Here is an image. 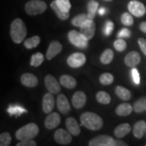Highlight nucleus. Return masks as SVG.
<instances>
[{
	"instance_id": "nucleus-14",
	"label": "nucleus",
	"mask_w": 146,
	"mask_h": 146,
	"mask_svg": "<svg viewBox=\"0 0 146 146\" xmlns=\"http://www.w3.org/2000/svg\"><path fill=\"white\" fill-rule=\"evenodd\" d=\"M87 102V96L83 91H77L76 92L72 97V106L76 109H81L86 104Z\"/></svg>"
},
{
	"instance_id": "nucleus-16",
	"label": "nucleus",
	"mask_w": 146,
	"mask_h": 146,
	"mask_svg": "<svg viewBox=\"0 0 146 146\" xmlns=\"http://www.w3.org/2000/svg\"><path fill=\"white\" fill-rule=\"evenodd\" d=\"M57 107L58 110L63 114L67 115L71 110V106L69 104L68 98L64 94H59L57 98Z\"/></svg>"
},
{
	"instance_id": "nucleus-45",
	"label": "nucleus",
	"mask_w": 146,
	"mask_h": 146,
	"mask_svg": "<svg viewBox=\"0 0 146 146\" xmlns=\"http://www.w3.org/2000/svg\"><path fill=\"white\" fill-rule=\"evenodd\" d=\"M126 145H127V144H126L124 141L115 140V146H126Z\"/></svg>"
},
{
	"instance_id": "nucleus-29",
	"label": "nucleus",
	"mask_w": 146,
	"mask_h": 146,
	"mask_svg": "<svg viewBox=\"0 0 146 146\" xmlns=\"http://www.w3.org/2000/svg\"><path fill=\"white\" fill-rule=\"evenodd\" d=\"M96 99L101 104L107 105L109 104L110 102H111V97L106 92L99 91V92H98L97 94H96Z\"/></svg>"
},
{
	"instance_id": "nucleus-2",
	"label": "nucleus",
	"mask_w": 146,
	"mask_h": 146,
	"mask_svg": "<svg viewBox=\"0 0 146 146\" xmlns=\"http://www.w3.org/2000/svg\"><path fill=\"white\" fill-rule=\"evenodd\" d=\"M82 125L91 131H98L103 126V120L94 112H84L80 117Z\"/></svg>"
},
{
	"instance_id": "nucleus-18",
	"label": "nucleus",
	"mask_w": 146,
	"mask_h": 146,
	"mask_svg": "<svg viewBox=\"0 0 146 146\" xmlns=\"http://www.w3.org/2000/svg\"><path fill=\"white\" fill-rule=\"evenodd\" d=\"M21 82L23 85L26 87L33 88L37 85L38 80L36 76H34L32 73H24L21 76Z\"/></svg>"
},
{
	"instance_id": "nucleus-31",
	"label": "nucleus",
	"mask_w": 146,
	"mask_h": 146,
	"mask_svg": "<svg viewBox=\"0 0 146 146\" xmlns=\"http://www.w3.org/2000/svg\"><path fill=\"white\" fill-rule=\"evenodd\" d=\"M44 55L41 52H37L33 54L30 60V65L33 67H39L44 62Z\"/></svg>"
},
{
	"instance_id": "nucleus-1",
	"label": "nucleus",
	"mask_w": 146,
	"mask_h": 146,
	"mask_svg": "<svg viewBox=\"0 0 146 146\" xmlns=\"http://www.w3.org/2000/svg\"><path fill=\"white\" fill-rule=\"evenodd\" d=\"M10 35L12 41L20 44L26 37L27 28L25 22L20 18H16L11 22L10 28Z\"/></svg>"
},
{
	"instance_id": "nucleus-24",
	"label": "nucleus",
	"mask_w": 146,
	"mask_h": 146,
	"mask_svg": "<svg viewBox=\"0 0 146 146\" xmlns=\"http://www.w3.org/2000/svg\"><path fill=\"white\" fill-rule=\"evenodd\" d=\"M115 94L117 97L123 101H128L131 98V94L127 89H126L123 86H117L115 88Z\"/></svg>"
},
{
	"instance_id": "nucleus-17",
	"label": "nucleus",
	"mask_w": 146,
	"mask_h": 146,
	"mask_svg": "<svg viewBox=\"0 0 146 146\" xmlns=\"http://www.w3.org/2000/svg\"><path fill=\"white\" fill-rule=\"evenodd\" d=\"M141 58L137 51H131L125 56L124 63L129 68H134L141 63Z\"/></svg>"
},
{
	"instance_id": "nucleus-41",
	"label": "nucleus",
	"mask_w": 146,
	"mask_h": 146,
	"mask_svg": "<svg viewBox=\"0 0 146 146\" xmlns=\"http://www.w3.org/2000/svg\"><path fill=\"white\" fill-rule=\"evenodd\" d=\"M16 146H36V143L33 139L24 140V141H21V142L18 143Z\"/></svg>"
},
{
	"instance_id": "nucleus-27",
	"label": "nucleus",
	"mask_w": 146,
	"mask_h": 146,
	"mask_svg": "<svg viewBox=\"0 0 146 146\" xmlns=\"http://www.w3.org/2000/svg\"><path fill=\"white\" fill-rule=\"evenodd\" d=\"M114 58V52L111 49L105 50L100 57V61L102 64H110Z\"/></svg>"
},
{
	"instance_id": "nucleus-48",
	"label": "nucleus",
	"mask_w": 146,
	"mask_h": 146,
	"mask_svg": "<svg viewBox=\"0 0 146 146\" xmlns=\"http://www.w3.org/2000/svg\"><path fill=\"white\" fill-rule=\"evenodd\" d=\"M145 136H146V129H145Z\"/></svg>"
},
{
	"instance_id": "nucleus-37",
	"label": "nucleus",
	"mask_w": 146,
	"mask_h": 146,
	"mask_svg": "<svg viewBox=\"0 0 146 146\" xmlns=\"http://www.w3.org/2000/svg\"><path fill=\"white\" fill-rule=\"evenodd\" d=\"M11 136L8 132H3L0 135V145L8 146L11 145Z\"/></svg>"
},
{
	"instance_id": "nucleus-23",
	"label": "nucleus",
	"mask_w": 146,
	"mask_h": 146,
	"mask_svg": "<svg viewBox=\"0 0 146 146\" xmlns=\"http://www.w3.org/2000/svg\"><path fill=\"white\" fill-rule=\"evenodd\" d=\"M133 110H133V107L131 106V105L124 102V103H121L116 107L115 113L119 116H127V115H131Z\"/></svg>"
},
{
	"instance_id": "nucleus-28",
	"label": "nucleus",
	"mask_w": 146,
	"mask_h": 146,
	"mask_svg": "<svg viewBox=\"0 0 146 146\" xmlns=\"http://www.w3.org/2000/svg\"><path fill=\"white\" fill-rule=\"evenodd\" d=\"M41 42V38L39 36H33L26 39L24 42V46L26 49H33L36 47Z\"/></svg>"
},
{
	"instance_id": "nucleus-39",
	"label": "nucleus",
	"mask_w": 146,
	"mask_h": 146,
	"mask_svg": "<svg viewBox=\"0 0 146 146\" xmlns=\"http://www.w3.org/2000/svg\"><path fill=\"white\" fill-rule=\"evenodd\" d=\"M114 23L112 21H108L106 22L104 28V33L106 36H109L111 34L112 31L114 30Z\"/></svg>"
},
{
	"instance_id": "nucleus-12",
	"label": "nucleus",
	"mask_w": 146,
	"mask_h": 146,
	"mask_svg": "<svg viewBox=\"0 0 146 146\" xmlns=\"http://www.w3.org/2000/svg\"><path fill=\"white\" fill-rule=\"evenodd\" d=\"M62 50H63V46L60 42L58 41H52L50 43L49 47L47 49L46 58L48 60H51L55 56H57L62 51Z\"/></svg>"
},
{
	"instance_id": "nucleus-21",
	"label": "nucleus",
	"mask_w": 146,
	"mask_h": 146,
	"mask_svg": "<svg viewBox=\"0 0 146 146\" xmlns=\"http://www.w3.org/2000/svg\"><path fill=\"white\" fill-rule=\"evenodd\" d=\"M131 131V126L127 123H122L115 127L114 134L117 138L121 139V138H123L124 136H127Z\"/></svg>"
},
{
	"instance_id": "nucleus-47",
	"label": "nucleus",
	"mask_w": 146,
	"mask_h": 146,
	"mask_svg": "<svg viewBox=\"0 0 146 146\" xmlns=\"http://www.w3.org/2000/svg\"><path fill=\"white\" fill-rule=\"evenodd\" d=\"M103 1H106V2H110V1H112V0H103Z\"/></svg>"
},
{
	"instance_id": "nucleus-9",
	"label": "nucleus",
	"mask_w": 146,
	"mask_h": 146,
	"mask_svg": "<svg viewBox=\"0 0 146 146\" xmlns=\"http://www.w3.org/2000/svg\"><path fill=\"white\" fill-rule=\"evenodd\" d=\"M72 135L67 130L59 128L55 131L54 138L58 144L62 145H68L72 141Z\"/></svg>"
},
{
	"instance_id": "nucleus-34",
	"label": "nucleus",
	"mask_w": 146,
	"mask_h": 146,
	"mask_svg": "<svg viewBox=\"0 0 146 146\" xmlns=\"http://www.w3.org/2000/svg\"><path fill=\"white\" fill-rule=\"evenodd\" d=\"M7 112L11 115H21V114L26 112V110L24 109L23 107H21L19 105H15V106H10L7 109Z\"/></svg>"
},
{
	"instance_id": "nucleus-40",
	"label": "nucleus",
	"mask_w": 146,
	"mask_h": 146,
	"mask_svg": "<svg viewBox=\"0 0 146 146\" xmlns=\"http://www.w3.org/2000/svg\"><path fill=\"white\" fill-rule=\"evenodd\" d=\"M131 76H132V80H133L134 83L136 84H140V83H141V77H140V74L138 72V70L136 68H132Z\"/></svg>"
},
{
	"instance_id": "nucleus-22",
	"label": "nucleus",
	"mask_w": 146,
	"mask_h": 146,
	"mask_svg": "<svg viewBox=\"0 0 146 146\" xmlns=\"http://www.w3.org/2000/svg\"><path fill=\"white\" fill-rule=\"evenodd\" d=\"M59 82L62 86L65 87L66 89H72L76 86V80L72 76L69 75H63L59 78Z\"/></svg>"
},
{
	"instance_id": "nucleus-35",
	"label": "nucleus",
	"mask_w": 146,
	"mask_h": 146,
	"mask_svg": "<svg viewBox=\"0 0 146 146\" xmlns=\"http://www.w3.org/2000/svg\"><path fill=\"white\" fill-rule=\"evenodd\" d=\"M121 22L125 26H131L134 24V20L131 13L123 12L121 16Z\"/></svg>"
},
{
	"instance_id": "nucleus-42",
	"label": "nucleus",
	"mask_w": 146,
	"mask_h": 146,
	"mask_svg": "<svg viewBox=\"0 0 146 146\" xmlns=\"http://www.w3.org/2000/svg\"><path fill=\"white\" fill-rule=\"evenodd\" d=\"M137 42H138L139 46L141 48V50H142L143 54L146 56V40L145 38L140 37V38H138Z\"/></svg>"
},
{
	"instance_id": "nucleus-33",
	"label": "nucleus",
	"mask_w": 146,
	"mask_h": 146,
	"mask_svg": "<svg viewBox=\"0 0 146 146\" xmlns=\"http://www.w3.org/2000/svg\"><path fill=\"white\" fill-rule=\"evenodd\" d=\"M99 81L103 85H110L114 82V76L109 72L103 73L100 76Z\"/></svg>"
},
{
	"instance_id": "nucleus-10",
	"label": "nucleus",
	"mask_w": 146,
	"mask_h": 146,
	"mask_svg": "<svg viewBox=\"0 0 146 146\" xmlns=\"http://www.w3.org/2000/svg\"><path fill=\"white\" fill-rule=\"evenodd\" d=\"M46 89L53 94H57L61 91V84L51 75H47L44 80Z\"/></svg>"
},
{
	"instance_id": "nucleus-8",
	"label": "nucleus",
	"mask_w": 146,
	"mask_h": 146,
	"mask_svg": "<svg viewBox=\"0 0 146 146\" xmlns=\"http://www.w3.org/2000/svg\"><path fill=\"white\" fill-rule=\"evenodd\" d=\"M128 11L130 13L136 17H142L146 13V7L145 5L137 0H131L127 5Z\"/></svg>"
},
{
	"instance_id": "nucleus-7",
	"label": "nucleus",
	"mask_w": 146,
	"mask_h": 146,
	"mask_svg": "<svg viewBox=\"0 0 146 146\" xmlns=\"http://www.w3.org/2000/svg\"><path fill=\"white\" fill-rule=\"evenodd\" d=\"M86 62V56L84 54L76 52L72 54L67 58V63L68 66L72 68H78L82 67Z\"/></svg>"
},
{
	"instance_id": "nucleus-15",
	"label": "nucleus",
	"mask_w": 146,
	"mask_h": 146,
	"mask_svg": "<svg viewBox=\"0 0 146 146\" xmlns=\"http://www.w3.org/2000/svg\"><path fill=\"white\" fill-rule=\"evenodd\" d=\"M54 107V98L51 93H47L44 95L42 99V110L44 113H50Z\"/></svg>"
},
{
	"instance_id": "nucleus-46",
	"label": "nucleus",
	"mask_w": 146,
	"mask_h": 146,
	"mask_svg": "<svg viewBox=\"0 0 146 146\" xmlns=\"http://www.w3.org/2000/svg\"><path fill=\"white\" fill-rule=\"evenodd\" d=\"M106 8L104 7H101L99 10H98V12H99V14L101 16H102V15H104L105 13H106Z\"/></svg>"
},
{
	"instance_id": "nucleus-38",
	"label": "nucleus",
	"mask_w": 146,
	"mask_h": 146,
	"mask_svg": "<svg viewBox=\"0 0 146 146\" xmlns=\"http://www.w3.org/2000/svg\"><path fill=\"white\" fill-rule=\"evenodd\" d=\"M114 47L117 51L122 52V51L125 50L127 48V42L123 39L119 38L114 42Z\"/></svg>"
},
{
	"instance_id": "nucleus-20",
	"label": "nucleus",
	"mask_w": 146,
	"mask_h": 146,
	"mask_svg": "<svg viewBox=\"0 0 146 146\" xmlns=\"http://www.w3.org/2000/svg\"><path fill=\"white\" fill-rule=\"evenodd\" d=\"M146 122L144 120L137 121L133 126V135L137 139H141L144 135H145Z\"/></svg>"
},
{
	"instance_id": "nucleus-44",
	"label": "nucleus",
	"mask_w": 146,
	"mask_h": 146,
	"mask_svg": "<svg viewBox=\"0 0 146 146\" xmlns=\"http://www.w3.org/2000/svg\"><path fill=\"white\" fill-rule=\"evenodd\" d=\"M140 30L141 32H143V33H146V21H143V22H141V24H140Z\"/></svg>"
},
{
	"instance_id": "nucleus-19",
	"label": "nucleus",
	"mask_w": 146,
	"mask_h": 146,
	"mask_svg": "<svg viewBox=\"0 0 146 146\" xmlns=\"http://www.w3.org/2000/svg\"><path fill=\"white\" fill-rule=\"evenodd\" d=\"M66 127H67V130L72 136H77L80 134L81 130H80L78 122L72 117H69L66 119Z\"/></svg>"
},
{
	"instance_id": "nucleus-43",
	"label": "nucleus",
	"mask_w": 146,
	"mask_h": 146,
	"mask_svg": "<svg viewBox=\"0 0 146 146\" xmlns=\"http://www.w3.org/2000/svg\"><path fill=\"white\" fill-rule=\"evenodd\" d=\"M131 36V31L127 29V28H124L122 30H120L118 33V37L119 38H123V37H129Z\"/></svg>"
},
{
	"instance_id": "nucleus-26",
	"label": "nucleus",
	"mask_w": 146,
	"mask_h": 146,
	"mask_svg": "<svg viewBox=\"0 0 146 146\" xmlns=\"http://www.w3.org/2000/svg\"><path fill=\"white\" fill-rule=\"evenodd\" d=\"M98 3L95 0H90L87 4V10H88V17L89 20H94L96 15V11L98 8Z\"/></svg>"
},
{
	"instance_id": "nucleus-36",
	"label": "nucleus",
	"mask_w": 146,
	"mask_h": 146,
	"mask_svg": "<svg viewBox=\"0 0 146 146\" xmlns=\"http://www.w3.org/2000/svg\"><path fill=\"white\" fill-rule=\"evenodd\" d=\"M58 7L64 12H69L72 7L70 0H55Z\"/></svg>"
},
{
	"instance_id": "nucleus-3",
	"label": "nucleus",
	"mask_w": 146,
	"mask_h": 146,
	"mask_svg": "<svg viewBox=\"0 0 146 146\" xmlns=\"http://www.w3.org/2000/svg\"><path fill=\"white\" fill-rule=\"evenodd\" d=\"M39 133V127L34 123H30L23 126L16 131L15 135L16 138L19 141L29 140L35 138Z\"/></svg>"
},
{
	"instance_id": "nucleus-5",
	"label": "nucleus",
	"mask_w": 146,
	"mask_h": 146,
	"mask_svg": "<svg viewBox=\"0 0 146 146\" xmlns=\"http://www.w3.org/2000/svg\"><path fill=\"white\" fill-rule=\"evenodd\" d=\"M68 38L69 42L77 48L85 49L89 45V41L80 32L71 30L68 33Z\"/></svg>"
},
{
	"instance_id": "nucleus-4",
	"label": "nucleus",
	"mask_w": 146,
	"mask_h": 146,
	"mask_svg": "<svg viewBox=\"0 0 146 146\" xmlns=\"http://www.w3.org/2000/svg\"><path fill=\"white\" fill-rule=\"evenodd\" d=\"M46 9L47 4L42 0H30L25 6V10L29 16L40 15Z\"/></svg>"
},
{
	"instance_id": "nucleus-13",
	"label": "nucleus",
	"mask_w": 146,
	"mask_h": 146,
	"mask_svg": "<svg viewBox=\"0 0 146 146\" xmlns=\"http://www.w3.org/2000/svg\"><path fill=\"white\" fill-rule=\"evenodd\" d=\"M61 117L57 112H54L48 115L45 120V127L48 130H52L60 124Z\"/></svg>"
},
{
	"instance_id": "nucleus-25",
	"label": "nucleus",
	"mask_w": 146,
	"mask_h": 146,
	"mask_svg": "<svg viewBox=\"0 0 146 146\" xmlns=\"http://www.w3.org/2000/svg\"><path fill=\"white\" fill-rule=\"evenodd\" d=\"M50 7H51L52 10L54 11L55 15L57 16V17L58 19H60V20H62V21H66V20H68V18H69V16H70L69 12H64V11H63L61 10V9L58 7V6L57 5L55 0H54L52 3H50Z\"/></svg>"
},
{
	"instance_id": "nucleus-11",
	"label": "nucleus",
	"mask_w": 146,
	"mask_h": 146,
	"mask_svg": "<svg viewBox=\"0 0 146 146\" xmlns=\"http://www.w3.org/2000/svg\"><path fill=\"white\" fill-rule=\"evenodd\" d=\"M80 32L83 34L84 36L87 38V40H91L95 35L96 31V25L93 20H88L82 26L80 27Z\"/></svg>"
},
{
	"instance_id": "nucleus-30",
	"label": "nucleus",
	"mask_w": 146,
	"mask_h": 146,
	"mask_svg": "<svg viewBox=\"0 0 146 146\" xmlns=\"http://www.w3.org/2000/svg\"><path fill=\"white\" fill-rule=\"evenodd\" d=\"M133 110L136 113H142L146 111V98H141L137 100L133 105Z\"/></svg>"
},
{
	"instance_id": "nucleus-32",
	"label": "nucleus",
	"mask_w": 146,
	"mask_h": 146,
	"mask_svg": "<svg viewBox=\"0 0 146 146\" xmlns=\"http://www.w3.org/2000/svg\"><path fill=\"white\" fill-rule=\"evenodd\" d=\"M88 20H89V17L87 14H80L78 16H75L72 20V24L74 26L80 27Z\"/></svg>"
},
{
	"instance_id": "nucleus-6",
	"label": "nucleus",
	"mask_w": 146,
	"mask_h": 146,
	"mask_svg": "<svg viewBox=\"0 0 146 146\" xmlns=\"http://www.w3.org/2000/svg\"><path fill=\"white\" fill-rule=\"evenodd\" d=\"M89 146H115V140L108 135H100L90 140Z\"/></svg>"
}]
</instances>
